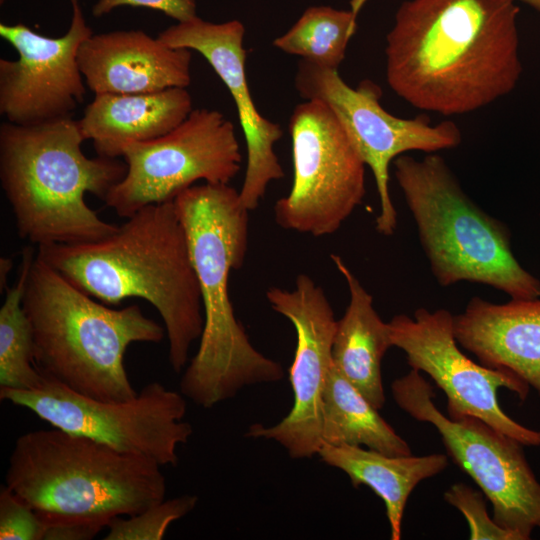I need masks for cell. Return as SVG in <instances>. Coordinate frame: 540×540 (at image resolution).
Wrapping results in <instances>:
<instances>
[{
	"mask_svg": "<svg viewBox=\"0 0 540 540\" xmlns=\"http://www.w3.org/2000/svg\"><path fill=\"white\" fill-rule=\"evenodd\" d=\"M515 0H406L386 36V79L411 106L444 116L479 110L516 87Z\"/></svg>",
	"mask_w": 540,
	"mask_h": 540,
	"instance_id": "6da1fadb",
	"label": "cell"
},
{
	"mask_svg": "<svg viewBox=\"0 0 540 540\" xmlns=\"http://www.w3.org/2000/svg\"><path fill=\"white\" fill-rule=\"evenodd\" d=\"M111 235L92 242L48 244L37 256L106 305L142 298L159 312L175 372L201 337L204 316L184 225L173 201L149 204Z\"/></svg>",
	"mask_w": 540,
	"mask_h": 540,
	"instance_id": "7a4b0ae2",
	"label": "cell"
},
{
	"mask_svg": "<svg viewBox=\"0 0 540 540\" xmlns=\"http://www.w3.org/2000/svg\"><path fill=\"white\" fill-rule=\"evenodd\" d=\"M198 278L204 316L200 344L181 380V393L212 408L242 388L283 378L280 363L250 343L229 297L232 270L248 247L249 210L229 184L193 185L174 199Z\"/></svg>",
	"mask_w": 540,
	"mask_h": 540,
	"instance_id": "3957f363",
	"label": "cell"
},
{
	"mask_svg": "<svg viewBox=\"0 0 540 540\" xmlns=\"http://www.w3.org/2000/svg\"><path fill=\"white\" fill-rule=\"evenodd\" d=\"M83 141L72 117L0 125V183L20 238L37 247L86 243L118 229L88 206L85 194L104 201L124 178L127 164L118 158L87 157Z\"/></svg>",
	"mask_w": 540,
	"mask_h": 540,
	"instance_id": "277c9868",
	"label": "cell"
},
{
	"mask_svg": "<svg viewBox=\"0 0 540 540\" xmlns=\"http://www.w3.org/2000/svg\"><path fill=\"white\" fill-rule=\"evenodd\" d=\"M22 306L32 327L39 372L101 401L137 395L124 364L126 350L135 342L159 343L166 334L138 305L113 309L96 302L37 254Z\"/></svg>",
	"mask_w": 540,
	"mask_h": 540,
	"instance_id": "5b68a950",
	"label": "cell"
},
{
	"mask_svg": "<svg viewBox=\"0 0 540 540\" xmlns=\"http://www.w3.org/2000/svg\"><path fill=\"white\" fill-rule=\"evenodd\" d=\"M5 485L39 514L107 524L161 502L167 489L155 461L55 427L16 439Z\"/></svg>",
	"mask_w": 540,
	"mask_h": 540,
	"instance_id": "8992f818",
	"label": "cell"
},
{
	"mask_svg": "<svg viewBox=\"0 0 540 540\" xmlns=\"http://www.w3.org/2000/svg\"><path fill=\"white\" fill-rule=\"evenodd\" d=\"M393 166L438 284L467 281L513 299L540 298V281L515 258L506 225L465 193L441 156L429 153L415 159L403 154Z\"/></svg>",
	"mask_w": 540,
	"mask_h": 540,
	"instance_id": "52a82bcc",
	"label": "cell"
},
{
	"mask_svg": "<svg viewBox=\"0 0 540 540\" xmlns=\"http://www.w3.org/2000/svg\"><path fill=\"white\" fill-rule=\"evenodd\" d=\"M391 391L400 409L435 427L448 455L491 503L499 526L517 540H528L540 529V482L523 444L479 418L452 419L443 414L434 403L432 385L417 370L395 379Z\"/></svg>",
	"mask_w": 540,
	"mask_h": 540,
	"instance_id": "ba28073f",
	"label": "cell"
},
{
	"mask_svg": "<svg viewBox=\"0 0 540 540\" xmlns=\"http://www.w3.org/2000/svg\"><path fill=\"white\" fill-rule=\"evenodd\" d=\"M183 394L160 382L146 384L126 401H101L80 395L43 376L33 390L0 388V399L32 411L52 427L91 437L120 451L176 466L177 447L193 433L184 421Z\"/></svg>",
	"mask_w": 540,
	"mask_h": 540,
	"instance_id": "9c48e42d",
	"label": "cell"
},
{
	"mask_svg": "<svg viewBox=\"0 0 540 540\" xmlns=\"http://www.w3.org/2000/svg\"><path fill=\"white\" fill-rule=\"evenodd\" d=\"M293 183L274 206L286 230L336 232L365 195V163L328 105L304 100L290 117Z\"/></svg>",
	"mask_w": 540,
	"mask_h": 540,
	"instance_id": "30bf717a",
	"label": "cell"
},
{
	"mask_svg": "<svg viewBox=\"0 0 540 540\" xmlns=\"http://www.w3.org/2000/svg\"><path fill=\"white\" fill-rule=\"evenodd\" d=\"M295 88L304 100H319L334 112L355 149L375 178L380 202L376 230L391 236L397 227V212L389 192V166L409 151L436 153L457 147L459 127L450 120L431 124L428 118H400L380 104L381 90L369 80L350 87L338 70L301 60Z\"/></svg>",
	"mask_w": 540,
	"mask_h": 540,
	"instance_id": "8fae6325",
	"label": "cell"
},
{
	"mask_svg": "<svg viewBox=\"0 0 540 540\" xmlns=\"http://www.w3.org/2000/svg\"><path fill=\"white\" fill-rule=\"evenodd\" d=\"M122 157L127 172L104 202L124 218L149 204L173 201L199 180L229 184L242 163L233 123L206 108L193 109L165 135L127 144Z\"/></svg>",
	"mask_w": 540,
	"mask_h": 540,
	"instance_id": "7c38bea8",
	"label": "cell"
},
{
	"mask_svg": "<svg viewBox=\"0 0 540 540\" xmlns=\"http://www.w3.org/2000/svg\"><path fill=\"white\" fill-rule=\"evenodd\" d=\"M453 314L443 308L421 307L413 316L395 315L389 322L392 347L402 350L413 370L428 375L447 398V416L479 418L524 446H540V431L530 429L507 415L498 401L506 388L523 401L529 386L514 374L476 363L458 344Z\"/></svg>",
	"mask_w": 540,
	"mask_h": 540,
	"instance_id": "4fadbf2b",
	"label": "cell"
},
{
	"mask_svg": "<svg viewBox=\"0 0 540 540\" xmlns=\"http://www.w3.org/2000/svg\"><path fill=\"white\" fill-rule=\"evenodd\" d=\"M71 23L60 37L18 24H0V36L18 54L0 59V113L16 125H36L72 117L83 103L85 81L78 64L81 44L93 32L80 0H70Z\"/></svg>",
	"mask_w": 540,
	"mask_h": 540,
	"instance_id": "5bb4252c",
	"label": "cell"
},
{
	"mask_svg": "<svg viewBox=\"0 0 540 540\" xmlns=\"http://www.w3.org/2000/svg\"><path fill=\"white\" fill-rule=\"evenodd\" d=\"M266 298L296 330L295 355L289 369L293 406L271 427L251 425L246 436L274 440L294 459L310 458L323 444L322 392L332 364L337 320L323 289L305 274L297 276L293 290L272 287Z\"/></svg>",
	"mask_w": 540,
	"mask_h": 540,
	"instance_id": "9a60e30c",
	"label": "cell"
},
{
	"mask_svg": "<svg viewBox=\"0 0 540 540\" xmlns=\"http://www.w3.org/2000/svg\"><path fill=\"white\" fill-rule=\"evenodd\" d=\"M244 36L245 27L238 20L212 23L195 16L168 27L157 38L168 47L199 52L233 97L247 148L239 196L242 205L251 211L259 205L268 185L284 176L274 152V145L283 131L279 124L258 112L250 95Z\"/></svg>",
	"mask_w": 540,
	"mask_h": 540,
	"instance_id": "2e32d148",
	"label": "cell"
},
{
	"mask_svg": "<svg viewBox=\"0 0 540 540\" xmlns=\"http://www.w3.org/2000/svg\"><path fill=\"white\" fill-rule=\"evenodd\" d=\"M191 60V50L168 47L142 30L92 34L78 51L85 84L95 95L187 88Z\"/></svg>",
	"mask_w": 540,
	"mask_h": 540,
	"instance_id": "e0dca14e",
	"label": "cell"
},
{
	"mask_svg": "<svg viewBox=\"0 0 540 540\" xmlns=\"http://www.w3.org/2000/svg\"><path fill=\"white\" fill-rule=\"evenodd\" d=\"M453 331L482 365L514 374L540 396L539 298L498 304L475 296L453 316Z\"/></svg>",
	"mask_w": 540,
	"mask_h": 540,
	"instance_id": "ac0fdd59",
	"label": "cell"
},
{
	"mask_svg": "<svg viewBox=\"0 0 540 540\" xmlns=\"http://www.w3.org/2000/svg\"><path fill=\"white\" fill-rule=\"evenodd\" d=\"M192 110L191 95L181 87L142 94L103 93L85 107L78 123L98 156L119 158L127 144L165 135Z\"/></svg>",
	"mask_w": 540,
	"mask_h": 540,
	"instance_id": "d6986e66",
	"label": "cell"
},
{
	"mask_svg": "<svg viewBox=\"0 0 540 540\" xmlns=\"http://www.w3.org/2000/svg\"><path fill=\"white\" fill-rule=\"evenodd\" d=\"M349 291V303L343 317L337 320L332 344L335 368L378 410L386 397L382 381V360L392 347L388 322L373 306L371 294L363 287L343 259L331 255Z\"/></svg>",
	"mask_w": 540,
	"mask_h": 540,
	"instance_id": "ffe728a7",
	"label": "cell"
},
{
	"mask_svg": "<svg viewBox=\"0 0 540 540\" xmlns=\"http://www.w3.org/2000/svg\"><path fill=\"white\" fill-rule=\"evenodd\" d=\"M318 455L324 463L343 471L352 485L369 487L384 503L391 540L401 539L407 501L416 486L448 467V456H393L362 446L323 443Z\"/></svg>",
	"mask_w": 540,
	"mask_h": 540,
	"instance_id": "44dd1931",
	"label": "cell"
},
{
	"mask_svg": "<svg viewBox=\"0 0 540 540\" xmlns=\"http://www.w3.org/2000/svg\"><path fill=\"white\" fill-rule=\"evenodd\" d=\"M321 422L323 443L365 446L393 456L412 454L405 439L333 363L322 392Z\"/></svg>",
	"mask_w": 540,
	"mask_h": 540,
	"instance_id": "7402d4cb",
	"label": "cell"
},
{
	"mask_svg": "<svg viewBox=\"0 0 540 540\" xmlns=\"http://www.w3.org/2000/svg\"><path fill=\"white\" fill-rule=\"evenodd\" d=\"M36 251L28 246L22 251L18 278L5 290L0 308V388L33 390L43 375L35 365L33 331L22 306L26 281Z\"/></svg>",
	"mask_w": 540,
	"mask_h": 540,
	"instance_id": "603a6c76",
	"label": "cell"
},
{
	"mask_svg": "<svg viewBox=\"0 0 540 540\" xmlns=\"http://www.w3.org/2000/svg\"><path fill=\"white\" fill-rule=\"evenodd\" d=\"M367 1L352 0L348 10L309 7L285 34L273 41V45L287 54L301 57V60L338 70L357 29L358 15Z\"/></svg>",
	"mask_w": 540,
	"mask_h": 540,
	"instance_id": "cb8c5ba5",
	"label": "cell"
},
{
	"mask_svg": "<svg viewBox=\"0 0 540 540\" xmlns=\"http://www.w3.org/2000/svg\"><path fill=\"white\" fill-rule=\"evenodd\" d=\"M195 495L164 499L137 514L117 516L108 524L105 540H161L169 525L190 513L197 505Z\"/></svg>",
	"mask_w": 540,
	"mask_h": 540,
	"instance_id": "d4e9b609",
	"label": "cell"
},
{
	"mask_svg": "<svg viewBox=\"0 0 540 540\" xmlns=\"http://www.w3.org/2000/svg\"><path fill=\"white\" fill-rule=\"evenodd\" d=\"M445 501L465 517L472 540H517L510 531L499 526L487 512L485 496L465 483H455L444 492Z\"/></svg>",
	"mask_w": 540,
	"mask_h": 540,
	"instance_id": "484cf974",
	"label": "cell"
},
{
	"mask_svg": "<svg viewBox=\"0 0 540 540\" xmlns=\"http://www.w3.org/2000/svg\"><path fill=\"white\" fill-rule=\"evenodd\" d=\"M45 525L38 513L5 484L0 489V539L44 540Z\"/></svg>",
	"mask_w": 540,
	"mask_h": 540,
	"instance_id": "4316f807",
	"label": "cell"
},
{
	"mask_svg": "<svg viewBox=\"0 0 540 540\" xmlns=\"http://www.w3.org/2000/svg\"><path fill=\"white\" fill-rule=\"evenodd\" d=\"M121 6L150 8L178 22L197 16L196 0H97L92 8V14L95 17H101Z\"/></svg>",
	"mask_w": 540,
	"mask_h": 540,
	"instance_id": "83f0119b",
	"label": "cell"
},
{
	"mask_svg": "<svg viewBox=\"0 0 540 540\" xmlns=\"http://www.w3.org/2000/svg\"><path fill=\"white\" fill-rule=\"evenodd\" d=\"M38 515L45 525L44 540H90L108 527L99 520Z\"/></svg>",
	"mask_w": 540,
	"mask_h": 540,
	"instance_id": "f1b7e54d",
	"label": "cell"
},
{
	"mask_svg": "<svg viewBox=\"0 0 540 540\" xmlns=\"http://www.w3.org/2000/svg\"><path fill=\"white\" fill-rule=\"evenodd\" d=\"M13 262L11 259L6 257H1L0 259V289L1 292L3 291V288L6 290L7 288V277L8 273L10 272L12 268Z\"/></svg>",
	"mask_w": 540,
	"mask_h": 540,
	"instance_id": "f546056e",
	"label": "cell"
},
{
	"mask_svg": "<svg viewBox=\"0 0 540 540\" xmlns=\"http://www.w3.org/2000/svg\"><path fill=\"white\" fill-rule=\"evenodd\" d=\"M515 1L516 2L521 1V2L529 5L530 7L535 9L536 11L540 12V0H515Z\"/></svg>",
	"mask_w": 540,
	"mask_h": 540,
	"instance_id": "4dcf8cb0",
	"label": "cell"
}]
</instances>
